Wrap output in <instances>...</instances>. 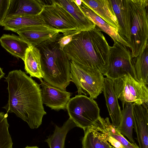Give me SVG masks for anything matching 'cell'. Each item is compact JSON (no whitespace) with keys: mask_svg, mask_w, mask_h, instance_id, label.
<instances>
[{"mask_svg":"<svg viewBox=\"0 0 148 148\" xmlns=\"http://www.w3.org/2000/svg\"><path fill=\"white\" fill-rule=\"evenodd\" d=\"M148 45L136 57L132 58L137 81L148 84Z\"/></svg>","mask_w":148,"mask_h":148,"instance_id":"26","label":"cell"},{"mask_svg":"<svg viewBox=\"0 0 148 148\" xmlns=\"http://www.w3.org/2000/svg\"><path fill=\"white\" fill-rule=\"evenodd\" d=\"M10 0H0V26L6 18Z\"/></svg>","mask_w":148,"mask_h":148,"instance_id":"28","label":"cell"},{"mask_svg":"<svg viewBox=\"0 0 148 148\" xmlns=\"http://www.w3.org/2000/svg\"><path fill=\"white\" fill-rule=\"evenodd\" d=\"M77 127L69 118L61 127L55 125L53 133L49 135L45 141L50 148H64L66 135L69 131Z\"/></svg>","mask_w":148,"mask_h":148,"instance_id":"22","label":"cell"},{"mask_svg":"<svg viewBox=\"0 0 148 148\" xmlns=\"http://www.w3.org/2000/svg\"><path fill=\"white\" fill-rule=\"evenodd\" d=\"M148 106L133 103L134 128L140 148H148Z\"/></svg>","mask_w":148,"mask_h":148,"instance_id":"12","label":"cell"},{"mask_svg":"<svg viewBox=\"0 0 148 148\" xmlns=\"http://www.w3.org/2000/svg\"><path fill=\"white\" fill-rule=\"evenodd\" d=\"M110 0L118 24V34L123 40L130 45V37L125 0Z\"/></svg>","mask_w":148,"mask_h":148,"instance_id":"18","label":"cell"},{"mask_svg":"<svg viewBox=\"0 0 148 148\" xmlns=\"http://www.w3.org/2000/svg\"><path fill=\"white\" fill-rule=\"evenodd\" d=\"M132 58L148 45V0H125Z\"/></svg>","mask_w":148,"mask_h":148,"instance_id":"4","label":"cell"},{"mask_svg":"<svg viewBox=\"0 0 148 148\" xmlns=\"http://www.w3.org/2000/svg\"><path fill=\"white\" fill-rule=\"evenodd\" d=\"M42 47L41 67L44 81L62 90H66L71 82L70 61L64 50L56 43Z\"/></svg>","mask_w":148,"mask_h":148,"instance_id":"3","label":"cell"},{"mask_svg":"<svg viewBox=\"0 0 148 148\" xmlns=\"http://www.w3.org/2000/svg\"><path fill=\"white\" fill-rule=\"evenodd\" d=\"M112 81L116 97L121 101L123 109L127 103L148 106L147 85L135 80L130 75Z\"/></svg>","mask_w":148,"mask_h":148,"instance_id":"9","label":"cell"},{"mask_svg":"<svg viewBox=\"0 0 148 148\" xmlns=\"http://www.w3.org/2000/svg\"><path fill=\"white\" fill-rule=\"evenodd\" d=\"M45 4L42 1L39 0H10L6 18L17 15L38 16Z\"/></svg>","mask_w":148,"mask_h":148,"instance_id":"14","label":"cell"},{"mask_svg":"<svg viewBox=\"0 0 148 148\" xmlns=\"http://www.w3.org/2000/svg\"><path fill=\"white\" fill-rule=\"evenodd\" d=\"M5 81L8 84L9 98L3 108L7 113L15 114L31 128H38L46 114L40 85L21 70L10 72Z\"/></svg>","mask_w":148,"mask_h":148,"instance_id":"1","label":"cell"},{"mask_svg":"<svg viewBox=\"0 0 148 148\" xmlns=\"http://www.w3.org/2000/svg\"><path fill=\"white\" fill-rule=\"evenodd\" d=\"M46 25L39 15L35 16L17 15L6 18L1 26L3 29L15 32L22 28L37 25Z\"/></svg>","mask_w":148,"mask_h":148,"instance_id":"19","label":"cell"},{"mask_svg":"<svg viewBox=\"0 0 148 148\" xmlns=\"http://www.w3.org/2000/svg\"><path fill=\"white\" fill-rule=\"evenodd\" d=\"M8 113L0 112V148H12L13 143L8 131Z\"/></svg>","mask_w":148,"mask_h":148,"instance_id":"27","label":"cell"},{"mask_svg":"<svg viewBox=\"0 0 148 148\" xmlns=\"http://www.w3.org/2000/svg\"><path fill=\"white\" fill-rule=\"evenodd\" d=\"M133 103L125 104L121 110L120 122L117 129L123 135L126 136L132 143H135L133 136L134 128Z\"/></svg>","mask_w":148,"mask_h":148,"instance_id":"23","label":"cell"},{"mask_svg":"<svg viewBox=\"0 0 148 148\" xmlns=\"http://www.w3.org/2000/svg\"><path fill=\"white\" fill-rule=\"evenodd\" d=\"M114 41L113 46H110L108 64L103 75L113 80L130 75L137 81L130 51L121 42Z\"/></svg>","mask_w":148,"mask_h":148,"instance_id":"6","label":"cell"},{"mask_svg":"<svg viewBox=\"0 0 148 148\" xmlns=\"http://www.w3.org/2000/svg\"><path fill=\"white\" fill-rule=\"evenodd\" d=\"M79 32L66 36L63 35L60 37L56 41V43L58 45L59 49L61 50H64L65 46L72 40L73 36Z\"/></svg>","mask_w":148,"mask_h":148,"instance_id":"29","label":"cell"},{"mask_svg":"<svg viewBox=\"0 0 148 148\" xmlns=\"http://www.w3.org/2000/svg\"><path fill=\"white\" fill-rule=\"evenodd\" d=\"M79 6L84 14L91 20L96 26L101 31L108 35L114 41L116 40L130 48V45L119 36L118 31L115 28L110 26L82 2L81 5Z\"/></svg>","mask_w":148,"mask_h":148,"instance_id":"21","label":"cell"},{"mask_svg":"<svg viewBox=\"0 0 148 148\" xmlns=\"http://www.w3.org/2000/svg\"><path fill=\"white\" fill-rule=\"evenodd\" d=\"M101 31L96 26L75 35L64 49L69 59L84 70L103 74L108 65L110 46Z\"/></svg>","mask_w":148,"mask_h":148,"instance_id":"2","label":"cell"},{"mask_svg":"<svg viewBox=\"0 0 148 148\" xmlns=\"http://www.w3.org/2000/svg\"><path fill=\"white\" fill-rule=\"evenodd\" d=\"M96 125L101 130L119 142L125 148H140L136 143L128 141L117 128L112 125L108 118L104 119L100 116Z\"/></svg>","mask_w":148,"mask_h":148,"instance_id":"25","label":"cell"},{"mask_svg":"<svg viewBox=\"0 0 148 148\" xmlns=\"http://www.w3.org/2000/svg\"><path fill=\"white\" fill-rule=\"evenodd\" d=\"M71 81L76 86L78 95H89L90 98L96 99L103 92L104 77L100 72L86 71L70 61Z\"/></svg>","mask_w":148,"mask_h":148,"instance_id":"8","label":"cell"},{"mask_svg":"<svg viewBox=\"0 0 148 148\" xmlns=\"http://www.w3.org/2000/svg\"><path fill=\"white\" fill-rule=\"evenodd\" d=\"M42 54L37 47L30 45L27 48L24 61L25 69L31 77L43 78L44 75L41 67Z\"/></svg>","mask_w":148,"mask_h":148,"instance_id":"17","label":"cell"},{"mask_svg":"<svg viewBox=\"0 0 148 148\" xmlns=\"http://www.w3.org/2000/svg\"><path fill=\"white\" fill-rule=\"evenodd\" d=\"M60 32L46 25H37L22 28L16 33L29 45L37 47L47 46L62 36Z\"/></svg>","mask_w":148,"mask_h":148,"instance_id":"10","label":"cell"},{"mask_svg":"<svg viewBox=\"0 0 148 148\" xmlns=\"http://www.w3.org/2000/svg\"><path fill=\"white\" fill-rule=\"evenodd\" d=\"M24 148H39L38 147L36 146H27L26 147H25Z\"/></svg>","mask_w":148,"mask_h":148,"instance_id":"32","label":"cell"},{"mask_svg":"<svg viewBox=\"0 0 148 148\" xmlns=\"http://www.w3.org/2000/svg\"><path fill=\"white\" fill-rule=\"evenodd\" d=\"M5 73L3 72L2 69L0 67V80L4 77Z\"/></svg>","mask_w":148,"mask_h":148,"instance_id":"31","label":"cell"},{"mask_svg":"<svg viewBox=\"0 0 148 148\" xmlns=\"http://www.w3.org/2000/svg\"><path fill=\"white\" fill-rule=\"evenodd\" d=\"M50 4H45L39 15L45 24L63 33V36L81 31L72 16L56 0Z\"/></svg>","mask_w":148,"mask_h":148,"instance_id":"7","label":"cell"},{"mask_svg":"<svg viewBox=\"0 0 148 148\" xmlns=\"http://www.w3.org/2000/svg\"><path fill=\"white\" fill-rule=\"evenodd\" d=\"M75 3L78 6H80L82 3V0H73Z\"/></svg>","mask_w":148,"mask_h":148,"instance_id":"30","label":"cell"},{"mask_svg":"<svg viewBox=\"0 0 148 148\" xmlns=\"http://www.w3.org/2000/svg\"><path fill=\"white\" fill-rule=\"evenodd\" d=\"M82 148H115L105 140L94 125L84 130Z\"/></svg>","mask_w":148,"mask_h":148,"instance_id":"24","label":"cell"},{"mask_svg":"<svg viewBox=\"0 0 148 148\" xmlns=\"http://www.w3.org/2000/svg\"><path fill=\"white\" fill-rule=\"evenodd\" d=\"M82 2L110 26L118 31L119 26L117 19L110 0H82Z\"/></svg>","mask_w":148,"mask_h":148,"instance_id":"15","label":"cell"},{"mask_svg":"<svg viewBox=\"0 0 148 148\" xmlns=\"http://www.w3.org/2000/svg\"><path fill=\"white\" fill-rule=\"evenodd\" d=\"M40 85L43 103L56 111L66 109L71 93L53 87L42 80Z\"/></svg>","mask_w":148,"mask_h":148,"instance_id":"11","label":"cell"},{"mask_svg":"<svg viewBox=\"0 0 148 148\" xmlns=\"http://www.w3.org/2000/svg\"><path fill=\"white\" fill-rule=\"evenodd\" d=\"M103 92L112 123L117 128L120 122L121 110L114 90L113 81L107 77L104 78Z\"/></svg>","mask_w":148,"mask_h":148,"instance_id":"13","label":"cell"},{"mask_svg":"<svg viewBox=\"0 0 148 148\" xmlns=\"http://www.w3.org/2000/svg\"><path fill=\"white\" fill-rule=\"evenodd\" d=\"M56 1L61 5L74 18L81 31L89 30L94 29L96 25L87 16L73 0H58Z\"/></svg>","mask_w":148,"mask_h":148,"instance_id":"20","label":"cell"},{"mask_svg":"<svg viewBox=\"0 0 148 148\" xmlns=\"http://www.w3.org/2000/svg\"><path fill=\"white\" fill-rule=\"evenodd\" d=\"M1 46L14 56L24 60L26 52L30 45L19 36L3 34L0 38Z\"/></svg>","mask_w":148,"mask_h":148,"instance_id":"16","label":"cell"},{"mask_svg":"<svg viewBox=\"0 0 148 148\" xmlns=\"http://www.w3.org/2000/svg\"><path fill=\"white\" fill-rule=\"evenodd\" d=\"M69 118L83 129L95 125L100 116V109L94 99L82 95L71 98L66 108Z\"/></svg>","mask_w":148,"mask_h":148,"instance_id":"5","label":"cell"}]
</instances>
